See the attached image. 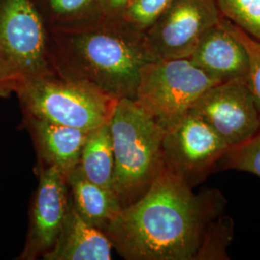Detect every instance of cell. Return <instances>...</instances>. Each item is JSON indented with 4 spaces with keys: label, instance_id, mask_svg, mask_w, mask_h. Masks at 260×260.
I'll list each match as a JSON object with an SVG mask.
<instances>
[{
    "label": "cell",
    "instance_id": "obj_6",
    "mask_svg": "<svg viewBox=\"0 0 260 260\" xmlns=\"http://www.w3.org/2000/svg\"><path fill=\"white\" fill-rule=\"evenodd\" d=\"M0 62L23 81L55 74L47 26L31 0H0Z\"/></svg>",
    "mask_w": 260,
    "mask_h": 260
},
{
    "label": "cell",
    "instance_id": "obj_22",
    "mask_svg": "<svg viewBox=\"0 0 260 260\" xmlns=\"http://www.w3.org/2000/svg\"><path fill=\"white\" fill-rule=\"evenodd\" d=\"M23 80L5 64L0 62V99L16 93Z\"/></svg>",
    "mask_w": 260,
    "mask_h": 260
},
{
    "label": "cell",
    "instance_id": "obj_7",
    "mask_svg": "<svg viewBox=\"0 0 260 260\" xmlns=\"http://www.w3.org/2000/svg\"><path fill=\"white\" fill-rule=\"evenodd\" d=\"M222 17L215 0H172L146 31L149 50L156 60L188 59Z\"/></svg>",
    "mask_w": 260,
    "mask_h": 260
},
{
    "label": "cell",
    "instance_id": "obj_19",
    "mask_svg": "<svg viewBox=\"0 0 260 260\" xmlns=\"http://www.w3.org/2000/svg\"><path fill=\"white\" fill-rule=\"evenodd\" d=\"M221 24L246 48L249 57V75L247 84L254 98L260 116V40L251 37L242 28L222 17Z\"/></svg>",
    "mask_w": 260,
    "mask_h": 260
},
{
    "label": "cell",
    "instance_id": "obj_5",
    "mask_svg": "<svg viewBox=\"0 0 260 260\" xmlns=\"http://www.w3.org/2000/svg\"><path fill=\"white\" fill-rule=\"evenodd\" d=\"M216 84L189 59L158 60L142 68L134 102L169 131L190 113L202 93Z\"/></svg>",
    "mask_w": 260,
    "mask_h": 260
},
{
    "label": "cell",
    "instance_id": "obj_11",
    "mask_svg": "<svg viewBox=\"0 0 260 260\" xmlns=\"http://www.w3.org/2000/svg\"><path fill=\"white\" fill-rule=\"evenodd\" d=\"M188 59L218 84L233 80L247 81V50L223 27L221 20L205 33Z\"/></svg>",
    "mask_w": 260,
    "mask_h": 260
},
{
    "label": "cell",
    "instance_id": "obj_17",
    "mask_svg": "<svg viewBox=\"0 0 260 260\" xmlns=\"http://www.w3.org/2000/svg\"><path fill=\"white\" fill-rule=\"evenodd\" d=\"M234 223L231 217L219 216L208 224L195 260L230 259L226 249L233 241Z\"/></svg>",
    "mask_w": 260,
    "mask_h": 260
},
{
    "label": "cell",
    "instance_id": "obj_9",
    "mask_svg": "<svg viewBox=\"0 0 260 260\" xmlns=\"http://www.w3.org/2000/svg\"><path fill=\"white\" fill-rule=\"evenodd\" d=\"M191 114L200 118L231 148L260 131V116L246 80L214 85L197 100Z\"/></svg>",
    "mask_w": 260,
    "mask_h": 260
},
{
    "label": "cell",
    "instance_id": "obj_2",
    "mask_svg": "<svg viewBox=\"0 0 260 260\" xmlns=\"http://www.w3.org/2000/svg\"><path fill=\"white\" fill-rule=\"evenodd\" d=\"M47 53L56 75L88 84L116 99L134 100L144 66L158 61L146 33L121 17L100 15L47 27Z\"/></svg>",
    "mask_w": 260,
    "mask_h": 260
},
{
    "label": "cell",
    "instance_id": "obj_16",
    "mask_svg": "<svg viewBox=\"0 0 260 260\" xmlns=\"http://www.w3.org/2000/svg\"><path fill=\"white\" fill-rule=\"evenodd\" d=\"M47 27L75 24L100 16L99 0H31Z\"/></svg>",
    "mask_w": 260,
    "mask_h": 260
},
{
    "label": "cell",
    "instance_id": "obj_21",
    "mask_svg": "<svg viewBox=\"0 0 260 260\" xmlns=\"http://www.w3.org/2000/svg\"><path fill=\"white\" fill-rule=\"evenodd\" d=\"M171 2L172 0H131L122 12L121 18L146 33Z\"/></svg>",
    "mask_w": 260,
    "mask_h": 260
},
{
    "label": "cell",
    "instance_id": "obj_1",
    "mask_svg": "<svg viewBox=\"0 0 260 260\" xmlns=\"http://www.w3.org/2000/svg\"><path fill=\"white\" fill-rule=\"evenodd\" d=\"M226 200L215 188L196 194L163 168L147 193L121 208L103 233L126 260H195L208 224Z\"/></svg>",
    "mask_w": 260,
    "mask_h": 260
},
{
    "label": "cell",
    "instance_id": "obj_12",
    "mask_svg": "<svg viewBox=\"0 0 260 260\" xmlns=\"http://www.w3.org/2000/svg\"><path fill=\"white\" fill-rule=\"evenodd\" d=\"M22 125L27 129L34 144L37 168H57L68 178L79 163L81 149L89 131L28 115H23Z\"/></svg>",
    "mask_w": 260,
    "mask_h": 260
},
{
    "label": "cell",
    "instance_id": "obj_18",
    "mask_svg": "<svg viewBox=\"0 0 260 260\" xmlns=\"http://www.w3.org/2000/svg\"><path fill=\"white\" fill-rule=\"evenodd\" d=\"M223 18L260 40V0H215Z\"/></svg>",
    "mask_w": 260,
    "mask_h": 260
},
{
    "label": "cell",
    "instance_id": "obj_23",
    "mask_svg": "<svg viewBox=\"0 0 260 260\" xmlns=\"http://www.w3.org/2000/svg\"><path fill=\"white\" fill-rule=\"evenodd\" d=\"M131 0H99L100 14L105 17H121Z\"/></svg>",
    "mask_w": 260,
    "mask_h": 260
},
{
    "label": "cell",
    "instance_id": "obj_4",
    "mask_svg": "<svg viewBox=\"0 0 260 260\" xmlns=\"http://www.w3.org/2000/svg\"><path fill=\"white\" fill-rule=\"evenodd\" d=\"M15 93L23 115L83 131L109 123L119 101L91 85L56 74L25 80Z\"/></svg>",
    "mask_w": 260,
    "mask_h": 260
},
{
    "label": "cell",
    "instance_id": "obj_13",
    "mask_svg": "<svg viewBox=\"0 0 260 260\" xmlns=\"http://www.w3.org/2000/svg\"><path fill=\"white\" fill-rule=\"evenodd\" d=\"M114 250L102 230L85 221L71 203L62 230L45 260H110Z\"/></svg>",
    "mask_w": 260,
    "mask_h": 260
},
{
    "label": "cell",
    "instance_id": "obj_8",
    "mask_svg": "<svg viewBox=\"0 0 260 260\" xmlns=\"http://www.w3.org/2000/svg\"><path fill=\"white\" fill-rule=\"evenodd\" d=\"M229 149L205 121L191 113L166 131L162 142L164 167L192 189L219 169Z\"/></svg>",
    "mask_w": 260,
    "mask_h": 260
},
{
    "label": "cell",
    "instance_id": "obj_15",
    "mask_svg": "<svg viewBox=\"0 0 260 260\" xmlns=\"http://www.w3.org/2000/svg\"><path fill=\"white\" fill-rule=\"evenodd\" d=\"M109 123L88 132L81 149L78 167L87 179L112 190L115 161Z\"/></svg>",
    "mask_w": 260,
    "mask_h": 260
},
{
    "label": "cell",
    "instance_id": "obj_10",
    "mask_svg": "<svg viewBox=\"0 0 260 260\" xmlns=\"http://www.w3.org/2000/svg\"><path fill=\"white\" fill-rule=\"evenodd\" d=\"M39 181L29 208L26 239L19 260L43 258L62 230L70 207L68 178L55 167L36 169Z\"/></svg>",
    "mask_w": 260,
    "mask_h": 260
},
{
    "label": "cell",
    "instance_id": "obj_14",
    "mask_svg": "<svg viewBox=\"0 0 260 260\" xmlns=\"http://www.w3.org/2000/svg\"><path fill=\"white\" fill-rule=\"evenodd\" d=\"M68 183L75 210L85 221L103 232L121 209L112 190L87 179L78 165L68 177Z\"/></svg>",
    "mask_w": 260,
    "mask_h": 260
},
{
    "label": "cell",
    "instance_id": "obj_20",
    "mask_svg": "<svg viewBox=\"0 0 260 260\" xmlns=\"http://www.w3.org/2000/svg\"><path fill=\"white\" fill-rule=\"evenodd\" d=\"M220 170H235L260 177V131L252 138L228 150Z\"/></svg>",
    "mask_w": 260,
    "mask_h": 260
},
{
    "label": "cell",
    "instance_id": "obj_3",
    "mask_svg": "<svg viewBox=\"0 0 260 260\" xmlns=\"http://www.w3.org/2000/svg\"><path fill=\"white\" fill-rule=\"evenodd\" d=\"M109 124L115 161L112 191L123 208L145 195L162 172L166 131L130 99L118 101Z\"/></svg>",
    "mask_w": 260,
    "mask_h": 260
}]
</instances>
